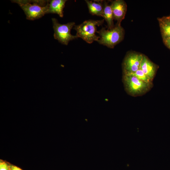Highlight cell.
<instances>
[{
    "mask_svg": "<svg viewBox=\"0 0 170 170\" xmlns=\"http://www.w3.org/2000/svg\"><path fill=\"white\" fill-rule=\"evenodd\" d=\"M12 2L20 6L24 11L27 19L34 20L47 14L49 0H14Z\"/></svg>",
    "mask_w": 170,
    "mask_h": 170,
    "instance_id": "6da1fadb",
    "label": "cell"
},
{
    "mask_svg": "<svg viewBox=\"0 0 170 170\" xmlns=\"http://www.w3.org/2000/svg\"><path fill=\"white\" fill-rule=\"evenodd\" d=\"M104 20H89L84 21L78 25H75L74 29L76 31V36L88 43L94 41H98L100 37L96 35L97 27L102 25Z\"/></svg>",
    "mask_w": 170,
    "mask_h": 170,
    "instance_id": "7a4b0ae2",
    "label": "cell"
},
{
    "mask_svg": "<svg viewBox=\"0 0 170 170\" xmlns=\"http://www.w3.org/2000/svg\"><path fill=\"white\" fill-rule=\"evenodd\" d=\"M97 33L99 35L100 38L97 41L99 43L110 48H114L123 39L124 35L123 28L121 25L117 24L110 29L106 30L103 27Z\"/></svg>",
    "mask_w": 170,
    "mask_h": 170,
    "instance_id": "3957f363",
    "label": "cell"
},
{
    "mask_svg": "<svg viewBox=\"0 0 170 170\" xmlns=\"http://www.w3.org/2000/svg\"><path fill=\"white\" fill-rule=\"evenodd\" d=\"M123 82L125 90L130 95L136 96L143 95L152 88V82H146L136 77L128 75H123Z\"/></svg>",
    "mask_w": 170,
    "mask_h": 170,
    "instance_id": "277c9868",
    "label": "cell"
},
{
    "mask_svg": "<svg viewBox=\"0 0 170 170\" xmlns=\"http://www.w3.org/2000/svg\"><path fill=\"white\" fill-rule=\"evenodd\" d=\"M54 31V38L62 44L67 45L69 42L78 37L71 34V31L75 23L70 22L66 24H61L55 18L52 19Z\"/></svg>",
    "mask_w": 170,
    "mask_h": 170,
    "instance_id": "5b68a950",
    "label": "cell"
},
{
    "mask_svg": "<svg viewBox=\"0 0 170 170\" xmlns=\"http://www.w3.org/2000/svg\"><path fill=\"white\" fill-rule=\"evenodd\" d=\"M143 57V54L134 52L127 54L122 64L123 73L134 72L139 69Z\"/></svg>",
    "mask_w": 170,
    "mask_h": 170,
    "instance_id": "8992f818",
    "label": "cell"
},
{
    "mask_svg": "<svg viewBox=\"0 0 170 170\" xmlns=\"http://www.w3.org/2000/svg\"><path fill=\"white\" fill-rule=\"evenodd\" d=\"M114 19L116 20L117 25H120L124 18L127 10V5L123 0H116L111 2L110 4Z\"/></svg>",
    "mask_w": 170,
    "mask_h": 170,
    "instance_id": "52a82bcc",
    "label": "cell"
},
{
    "mask_svg": "<svg viewBox=\"0 0 170 170\" xmlns=\"http://www.w3.org/2000/svg\"><path fill=\"white\" fill-rule=\"evenodd\" d=\"M157 67L156 65L143 55L140 69L151 81L154 77Z\"/></svg>",
    "mask_w": 170,
    "mask_h": 170,
    "instance_id": "ba28073f",
    "label": "cell"
},
{
    "mask_svg": "<svg viewBox=\"0 0 170 170\" xmlns=\"http://www.w3.org/2000/svg\"><path fill=\"white\" fill-rule=\"evenodd\" d=\"M66 0H49L48 14H56L60 17L63 16V9Z\"/></svg>",
    "mask_w": 170,
    "mask_h": 170,
    "instance_id": "9c48e42d",
    "label": "cell"
},
{
    "mask_svg": "<svg viewBox=\"0 0 170 170\" xmlns=\"http://www.w3.org/2000/svg\"><path fill=\"white\" fill-rule=\"evenodd\" d=\"M88 8L89 13L93 15L103 17V1L85 0Z\"/></svg>",
    "mask_w": 170,
    "mask_h": 170,
    "instance_id": "30bf717a",
    "label": "cell"
},
{
    "mask_svg": "<svg viewBox=\"0 0 170 170\" xmlns=\"http://www.w3.org/2000/svg\"><path fill=\"white\" fill-rule=\"evenodd\" d=\"M163 40L170 38V16L157 19Z\"/></svg>",
    "mask_w": 170,
    "mask_h": 170,
    "instance_id": "8fae6325",
    "label": "cell"
},
{
    "mask_svg": "<svg viewBox=\"0 0 170 170\" xmlns=\"http://www.w3.org/2000/svg\"><path fill=\"white\" fill-rule=\"evenodd\" d=\"M103 17L107 22L109 29H111L114 27L113 13L111 6L106 1H104Z\"/></svg>",
    "mask_w": 170,
    "mask_h": 170,
    "instance_id": "7c38bea8",
    "label": "cell"
},
{
    "mask_svg": "<svg viewBox=\"0 0 170 170\" xmlns=\"http://www.w3.org/2000/svg\"><path fill=\"white\" fill-rule=\"evenodd\" d=\"M124 75H131L136 77L140 80L146 82H152V81L139 69L136 71L131 73H123Z\"/></svg>",
    "mask_w": 170,
    "mask_h": 170,
    "instance_id": "4fadbf2b",
    "label": "cell"
},
{
    "mask_svg": "<svg viewBox=\"0 0 170 170\" xmlns=\"http://www.w3.org/2000/svg\"><path fill=\"white\" fill-rule=\"evenodd\" d=\"M0 170H9V165L6 162L1 160Z\"/></svg>",
    "mask_w": 170,
    "mask_h": 170,
    "instance_id": "5bb4252c",
    "label": "cell"
},
{
    "mask_svg": "<svg viewBox=\"0 0 170 170\" xmlns=\"http://www.w3.org/2000/svg\"><path fill=\"white\" fill-rule=\"evenodd\" d=\"M166 46L170 49V38L163 40Z\"/></svg>",
    "mask_w": 170,
    "mask_h": 170,
    "instance_id": "9a60e30c",
    "label": "cell"
},
{
    "mask_svg": "<svg viewBox=\"0 0 170 170\" xmlns=\"http://www.w3.org/2000/svg\"><path fill=\"white\" fill-rule=\"evenodd\" d=\"M9 170H23L20 168L12 165H9Z\"/></svg>",
    "mask_w": 170,
    "mask_h": 170,
    "instance_id": "2e32d148",
    "label": "cell"
}]
</instances>
